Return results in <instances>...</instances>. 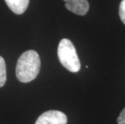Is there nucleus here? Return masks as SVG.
Listing matches in <instances>:
<instances>
[{
  "mask_svg": "<svg viewBox=\"0 0 125 124\" xmlns=\"http://www.w3.org/2000/svg\"><path fill=\"white\" fill-rule=\"evenodd\" d=\"M40 68L41 59L39 54L34 50H28L18 59L15 68L16 77L21 82H30L38 76Z\"/></svg>",
  "mask_w": 125,
  "mask_h": 124,
  "instance_id": "1",
  "label": "nucleus"
},
{
  "mask_svg": "<svg viewBox=\"0 0 125 124\" xmlns=\"http://www.w3.org/2000/svg\"><path fill=\"white\" fill-rule=\"evenodd\" d=\"M57 56L61 64L72 73H77L81 68L76 48L73 44L68 39H62L57 48Z\"/></svg>",
  "mask_w": 125,
  "mask_h": 124,
  "instance_id": "2",
  "label": "nucleus"
},
{
  "mask_svg": "<svg viewBox=\"0 0 125 124\" xmlns=\"http://www.w3.org/2000/svg\"><path fill=\"white\" fill-rule=\"evenodd\" d=\"M67 117L59 110H48L37 118L36 124H66Z\"/></svg>",
  "mask_w": 125,
  "mask_h": 124,
  "instance_id": "3",
  "label": "nucleus"
},
{
  "mask_svg": "<svg viewBox=\"0 0 125 124\" xmlns=\"http://www.w3.org/2000/svg\"><path fill=\"white\" fill-rule=\"evenodd\" d=\"M65 6L70 11L78 15H85L88 12L90 4L87 0H64Z\"/></svg>",
  "mask_w": 125,
  "mask_h": 124,
  "instance_id": "4",
  "label": "nucleus"
},
{
  "mask_svg": "<svg viewBox=\"0 0 125 124\" xmlns=\"http://www.w3.org/2000/svg\"><path fill=\"white\" fill-rule=\"evenodd\" d=\"M5 2L10 10L16 15L25 12L29 4V0H5Z\"/></svg>",
  "mask_w": 125,
  "mask_h": 124,
  "instance_id": "5",
  "label": "nucleus"
},
{
  "mask_svg": "<svg viewBox=\"0 0 125 124\" xmlns=\"http://www.w3.org/2000/svg\"><path fill=\"white\" fill-rule=\"evenodd\" d=\"M7 81V70L5 60L0 56V87H2Z\"/></svg>",
  "mask_w": 125,
  "mask_h": 124,
  "instance_id": "6",
  "label": "nucleus"
},
{
  "mask_svg": "<svg viewBox=\"0 0 125 124\" xmlns=\"http://www.w3.org/2000/svg\"><path fill=\"white\" fill-rule=\"evenodd\" d=\"M119 15L121 21L125 24V0H122L119 8Z\"/></svg>",
  "mask_w": 125,
  "mask_h": 124,
  "instance_id": "7",
  "label": "nucleus"
},
{
  "mask_svg": "<svg viewBox=\"0 0 125 124\" xmlns=\"http://www.w3.org/2000/svg\"><path fill=\"white\" fill-rule=\"evenodd\" d=\"M117 123L118 124H125V107L122 110L119 117L117 118Z\"/></svg>",
  "mask_w": 125,
  "mask_h": 124,
  "instance_id": "8",
  "label": "nucleus"
}]
</instances>
